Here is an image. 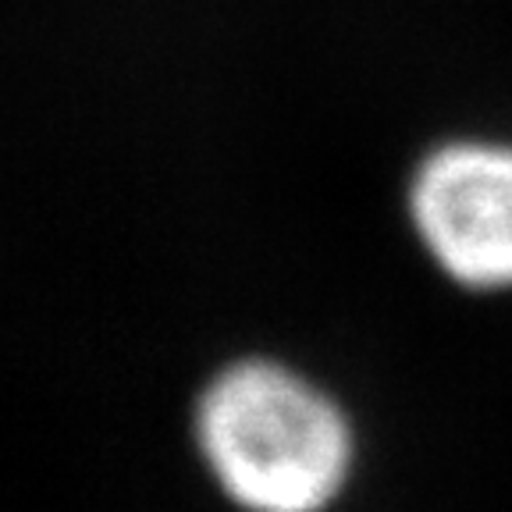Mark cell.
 <instances>
[{"instance_id":"obj_1","label":"cell","mask_w":512,"mask_h":512,"mask_svg":"<svg viewBox=\"0 0 512 512\" xmlns=\"http://www.w3.org/2000/svg\"><path fill=\"white\" fill-rule=\"evenodd\" d=\"M196 445L242 512H328L356 466V434L335 395L264 356L210 377L196 402Z\"/></svg>"},{"instance_id":"obj_2","label":"cell","mask_w":512,"mask_h":512,"mask_svg":"<svg viewBox=\"0 0 512 512\" xmlns=\"http://www.w3.org/2000/svg\"><path fill=\"white\" fill-rule=\"evenodd\" d=\"M409 224L448 281L473 292L512 288V143L452 139L416 164Z\"/></svg>"}]
</instances>
